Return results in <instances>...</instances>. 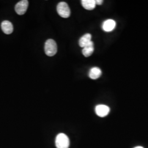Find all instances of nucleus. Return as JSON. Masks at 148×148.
Listing matches in <instances>:
<instances>
[{"mask_svg":"<svg viewBox=\"0 0 148 148\" xmlns=\"http://www.w3.org/2000/svg\"><path fill=\"white\" fill-rule=\"evenodd\" d=\"M101 69L97 67H93L90 69L89 71V77L91 79H96L101 77Z\"/></svg>","mask_w":148,"mask_h":148,"instance_id":"1a4fd4ad","label":"nucleus"},{"mask_svg":"<svg viewBox=\"0 0 148 148\" xmlns=\"http://www.w3.org/2000/svg\"><path fill=\"white\" fill-rule=\"evenodd\" d=\"M144 148L143 147H140V146H138V147H135V148Z\"/></svg>","mask_w":148,"mask_h":148,"instance_id":"ddd939ff","label":"nucleus"},{"mask_svg":"<svg viewBox=\"0 0 148 148\" xmlns=\"http://www.w3.org/2000/svg\"><path fill=\"white\" fill-rule=\"evenodd\" d=\"M45 52L49 57H52L57 52V45L52 39L47 40L45 44Z\"/></svg>","mask_w":148,"mask_h":148,"instance_id":"f257e3e1","label":"nucleus"},{"mask_svg":"<svg viewBox=\"0 0 148 148\" xmlns=\"http://www.w3.org/2000/svg\"><path fill=\"white\" fill-rule=\"evenodd\" d=\"M29 5V2L27 0L21 1L15 6V11L19 15L24 14L27 11Z\"/></svg>","mask_w":148,"mask_h":148,"instance_id":"20e7f679","label":"nucleus"},{"mask_svg":"<svg viewBox=\"0 0 148 148\" xmlns=\"http://www.w3.org/2000/svg\"><path fill=\"white\" fill-rule=\"evenodd\" d=\"M116 27V22L112 19H107L103 22L102 29L106 32H111Z\"/></svg>","mask_w":148,"mask_h":148,"instance_id":"423d86ee","label":"nucleus"},{"mask_svg":"<svg viewBox=\"0 0 148 148\" xmlns=\"http://www.w3.org/2000/svg\"><path fill=\"white\" fill-rule=\"evenodd\" d=\"M81 4L85 9L88 11L94 10L96 5L95 0H82Z\"/></svg>","mask_w":148,"mask_h":148,"instance_id":"9b49d317","label":"nucleus"},{"mask_svg":"<svg viewBox=\"0 0 148 148\" xmlns=\"http://www.w3.org/2000/svg\"><path fill=\"white\" fill-rule=\"evenodd\" d=\"M1 29L3 32L7 35L11 34L13 32V26L12 23L8 21H5L2 22Z\"/></svg>","mask_w":148,"mask_h":148,"instance_id":"0eeeda50","label":"nucleus"},{"mask_svg":"<svg viewBox=\"0 0 148 148\" xmlns=\"http://www.w3.org/2000/svg\"><path fill=\"white\" fill-rule=\"evenodd\" d=\"M57 11L59 15L64 18H69L70 16V10L68 5L65 2L59 3L57 7Z\"/></svg>","mask_w":148,"mask_h":148,"instance_id":"7ed1b4c3","label":"nucleus"},{"mask_svg":"<svg viewBox=\"0 0 148 148\" xmlns=\"http://www.w3.org/2000/svg\"><path fill=\"white\" fill-rule=\"evenodd\" d=\"M95 111L98 116L104 117L109 114L110 108L104 104H99L95 106Z\"/></svg>","mask_w":148,"mask_h":148,"instance_id":"39448f33","label":"nucleus"},{"mask_svg":"<svg viewBox=\"0 0 148 148\" xmlns=\"http://www.w3.org/2000/svg\"><path fill=\"white\" fill-rule=\"evenodd\" d=\"M92 35L90 34H86L83 36L79 38V43L81 47H85V46H87L88 44L91 42Z\"/></svg>","mask_w":148,"mask_h":148,"instance_id":"6e6552de","label":"nucleus"},{"mask_svg":"<svg viewBox=\"0 0 148 148\" xmlns=\"http://www.w3.org/2000/svg\"><path fill=\"white\" fill-rule=\"evenodd\" d=\"M95 4L98 5H101L103 2V1L102 0H95Z\"/></svg>","mask_w":148,"mask_h":148,"instance_id":"f8f14e48","label":"nucleus"},{"mask_svg":"<svg viewBox=\"0 0 148 148\" xmlns=\"http://www.w3.org/2000/svg\"><path fill=\"white\" fill-rule=\"evenodd\" d=\"M94 50H95L94 43L92 41H91V42L90 43V44L85 46V47L83 48L82 52L85 57H88L93 54Z\"/></svg>","mask_w":148,"mask_h":148,"instance_id":"9d476101","label":"nucleus"},{"mask_svg":"<svg viewBox=\"0 0 148 148\" xmlns=\"http://www.w3.org/2000/svg\"><path fill=\"white\" fill-rule=\"evenodd\" d=\"M70 141L68 137L64 133H59L56 139L57 148H69Z\"/></svg>","mask_w":148,"mask_h":148,"instance_id":"f03ea898","label":"nucleus"}]
</instances>
